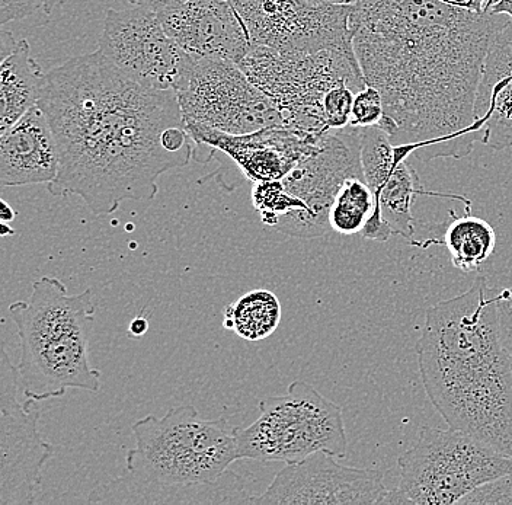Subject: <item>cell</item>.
<instances>
[{"instance_id":"cell-16","label":"cell","mask_w":512,"mask_h":505,"mask_svg":"<svg viewBox=\"0 0 512 505\" xmlns=\"http://www.w3.org/2000/svg\"><path fill=\"white\" fill-rule=\"evenodd\" d=\"M166 33L195 59L242 63L251 38L230 0H187L160 12Z\"/></svg>"},{"instance_id":"cell-29","label":"cell","mask_w":512,"mask_h":505,"mask_svg":"<svg viewBox=\"0 0 512 505\" xmlns=\"http://www.w3.org/2000/svg\"><path fill=\"white\" fill-rule=\"evenodd\" d=\"M483 14L486 15H507L512 18V0H488Z\"/></svg>"},{"instance_id":"cell-14","label":"cell","mask_w":512,"mask_h":505,"mask_svg":"<svg viewBox=\"0 0 512 505\" xmlns=\"http://www.w3.org/2000/svg\"><path fill=\"white\" fill-rule=\"evenodd\" d=\"M195 143L194 159L203 147L229 156L248 180H283L307 156L318 152L322 136L303 137L283 127L248 134H227L206 127L185 126Z\"/></svg>"},{"instance_id":"cell-7","label":"cell","mask_w":512,"mask_h":505,"mask_svg":"<svg viewBox=\"0 0 512 505\" xmlns=\"http://www.w3.org/2000/svg\"><path fill=\"white\" fill-rule=\"evenodd\" d=\"M259 417L238 427V457L258 462L296 463L316 452L344 459L348 452L342 408L310 383L296 380L286 395L268 396Z\"/></svg>"},{"instance_id":"cell-27","label":"cell","mask_w":512,"mask_h":505,"mask_svg":"<svg viewBox=\"0 0 512 505\" xmlns=\"http://www.w3.org/2000/svg\"><path fill=\"white\" fill-rule=\"evenodd\" d=\"M499 322H501V334L504 344L512 356V287L502 289L498 293Z\"/></svg>"},{"instance_id":"cell-12","label":"cell","mask_w":512,"mask_h":505,"mask_svg":"<svg viewBox=\"0 0 512 505\" xmlns=\"http://www.w3.org/2000/svg\"><path fill=\"white\" fill-rule=\"evenodd\" d=\"M252 46L283 53L352 47L350 3L310 0H232Z\"/></svg>"},{"instance_id":"cell-34","label":"cell","mask_w":512,"mask_h":505,"mask_svg":"<svg viewBox=\"0 0 512 505\" xmlns=\"http://www.w3.org/2000/svg\"><path fill=\"white\" fill-rule=\"evenodd\" d=\"M315 3H351L352 0H310Z\"/></svg>"},{"instance_id":"cell-19","label":"cell","mask_w":512,"mask_h":505,"mask_svg":"<svg viewBox=\"0 0 512 505\" xmlns=\"http://www.w3.org/2000/svg\"><path fill=\"white\" fill-rule=\"evenodd\" d=\"M47 73L31 56L27 40H19L0 67V134L11 129L38 105Z\"/></svg>"},{"instance_id":"cell-26","label":"cell","mask_w":512,"mask_h":505,"mask_svg":"<svg viewBox=\"0 0 512 505\" xmlns=\"http://www.w3.org/2000/svg\"><path fill=\"white\" fill-rule=\"evenodd\" d=\"M56 0H0V24L21 21L35 14L50 15Z\"/></svg>"},{"instance_id":"cell-15","label":"cell","mask_w":512,"mask_h":505,"mask_svg":"<svg viewBox=\"0 0 512 505\" xmlns=\"http://www.w3.org/2000/svg\"><path fill=\"white\" fill-rule=\"evenodd\" d=\"M360 129L329 130L318 152L304 158L283 178L284 187L309 207L322 235L331 230L329 210L348 178H364L360 158Z\"/></svg>"},{"instance_id":"cell-35","label":"cell","mask_w":512,"mask_h":505,"mask_svg":"<svg viewBox=\"0 0 512 505\" xmlns=\"http://www.w3.org/2000/svg\"><path fill=\"white\" fill-rule=\"evenodd\" d=\"M230 2H232V0H230Z\"/></svg>"},{"instance_id":"cell-32","label":"cell","mask_w":512,"mask_h":505,"mask_svg":"<svg viewBox=\"0 0 512 505\" xmlns=\"http://www.w3.org/2000/svg\"><path fill=\"white\" fill-rule=\"evenodd\" d=\"M147 329H149V322H147L146 318L143 316H137L131 321L130 328H128V332H130L133 337H143L146 334Z\"/></svg>"},{"instance_id":"cell-8","label":"cell","mask_w":512,"mask_h":505,"mask_svg":"<svg viewBox=\"0 0 512 505\" xmlns=\"http://www.w3.org/2000/svg\"><path fill=\"white\" fill-rule=\"evenodd\" d=\"M403 504H459L475 489L512 472V457L448 427H422L398 460Z\"/></svg>"},{"instance_id":"cell-20","label":"cell","mask_w":512,"mask_h":505,"mask_svg":"<svg viewBox=\"0 0 512 505\" xmlns=\"http://www.w3.org/2000/svg\"><path fill=\"white\" fill-rule=\"evenodd\" d=\"M443 244L450 254L451 264L462 273H475L495 252L496 233L491 223L467 212L462 217L450 212Z\"/></svg>"},{"instance_id":"cell-24","label":"cell","mask_w":512,"mask_h":505,"mask_svg":"<svg viewBox=\"0 0 512 505\" xmlns=\"http://www.w3.org/2000/svg\"><path fill=\"white\" fill-rule=\"evenodd\" d=\"M384 117V104L382 94L373 86L366 85L355 94L352 105L351 127L377 126Z\"/></svg>"},{"instance_id":"cell-23","label":"cell","mask_w":512,"mask_h":505,"mask_svg":"<svg viewBox=\"0 0 512 505\" xmlns=\"http://www.w3.org/2000/svg\"><path fill=\"white\" fill-rule=\"evenodd\" d=\"M355 94L357 92L350 85H338L325 95L323 111L329 130H342L350 126Z\"/></svg>"},{"instance_id":"cell-1","label":"cell","mask_w":512,"mask_h":505,"mask_svg":"<svg viewBox=\"0 0 512 505\" xmlns=\"http://www.w3.org/2000/svg\"><path fill=\"white\" fill-rule=\"evenodd\" d=\"M352 49L367 85L382 94L393 145L416 158L463 159L478 142L475 104L501 15L440 0H352Z\"/></svg>"},{"instance_id":"cell-33","label":"cell","mask_w":512,"mask_h":505,"mask_svg":"<svg viewBox=\"0 0 512 505\" xmlns=\"http://www.w3.org/2000/svg\"><path fill=\"white\" fill-rule=\"evenodd\" d=\"M15 210L6 203L5 200H2V212H0V219H2L3 223L14 222L15 220Z\"/></svg>"},{"instance_id":"cell-13","label":"cell","mask_w":512,"mask_h":505,"mask_svg":"<svg viewBox=\"0 0 512 505\" xmlns=\"http://www.w3.org/2000/svg\"><path fill=\"white\" fill-rule=\"evenodd\" d=\"M338 457L316 452L287 463L252 504L367 505L389 504L392 489L380 472L341 465Z\"/></svg>"},{"instance_id":"cell-31","label":"cell","mask_w":512,"mask_h":505,"mask_svg":"<svg viewBox=\"0 0 512 505\" xmlns=\"http://www.w3.org/2000/svg\"><path fill=\"white\" fill-rule=\"evenodd\" d=\"M16 43L18 41L15 40L12 33L2 30V33H0V62H3L14 51Z\"/></svg>"},{"instance_id":"cell-2","label":"cell","mask_w":512,"mask_h":505,"mask_svg":"<svg viewBox=\"0 0 512 505\" xmlns=\"http://www.w3.org/2000/svg\"><path fill=\"white\" fill-rule=\"evenodd\" d=\"M38 105L59 147L48 191L82 198L96 216L153 200L159 178L191 162L162 143L166 129L185 124L178 94L131 81L99 50L50 70Z\"/></svg>"},{"instance_id":"cell-5","label":"cell","mask_w":512,"mask_h":505,"mask_svg":"<svg viewBox=\"0 0 512 505\" xmlns=\"http://www.w3.org/2000/svg\"><path fill=\"white\" fill-rule=\"evenodd\" d=\"M121 484L137 488L216 487L239 460L238 427L226 418L203 420L192 405L169 409L162 418L147 415L131 427Z\"/></svg>"},{"instance_id":"cell-9","label":"cell","mask_w":512,"mask_h":505,"mask_svg":"<svg viewBox=\"0 0 512 505\" xmlns=\"http://www.w3.org/2000/svg\"><path fill=\"white\" fill-rule=\"evenodd\" d=\"M176 94L185 126L227 134L281 127V115L271 99L238 63L229 60H197L187 83Z\"/></svg>"},{"instance_id":"cell-22","label":"cell","mask_w":512,"mask_h":505,"mask_svg":"<svg viewBox=\"0 0 512 505\" xmlns=\"http://www.w3.org/2000/svg\"><path fill=\"white\" fill-rule=\"evenodd\" d=\"M376 207L373 191L364 178L352 177L342 184L329 210V226L339 235L361 233Z\"/></svg>"},{"instance_id":"cell-28","label":"cell","mask_w":512,"mask_h":505,"mask_svg":"<svg viewBox=\"0 0 512 505\" xmlns=\"http://www.w3.org/2000/svg\"><path fill=\"white\" fill-rule=\"evenodd\" d=\"M131 5L143 6V8L150 9V11L160 14V12L166 11V9L175 8V6L182 5L187 0H128Z\"/></svg>"},{"instance_id":"cell-30","label":"cell","mask_w":512,"mask_h":505,"mask_svg":"<svg viewBox=\"0 0 512 505\" xmlns=\"http://www.w3.org/2000/svg\"><path fill=\"white\" fill-rule=\"evenodd\" d=\"M446 5L454 6V8L466 9V11L479 12L482 14L488 0H440Z\"/></svg>"},{"instance_id":"cell-18","label":"cell","mask_w":512,"mask_h":505,"mask_svg":"<svg viewBox=\"0 0 512 505\" xmlns=\"http://www.w3.org/2000/svg\"><path fill=\"white\" fill-rule=\"evenodd\" d=\"M59 168V147L53 129L40 105H35L0 137V184H51L59 175Z\"/></svg>"},{"instance_id":"cell-6","label":"cell","mask_w":512,"mask_h":505,"mask_svg":"<svg viewBox=\"0 0 512 505\" xmlns=\"http://www.w3.org/2000/svg\"><path fill=\"white\" fill-rule=\"evenodd\" d=\"M239 66L277 107L281 127L303 137L329 131L323 99L332 88L350 85L360 92L367 85L352 47L283 53L252 46Z\"/></svg>"},{"instance_id":"cell-21","label":"cell","mask_w":512,"mask_h":505,"mask_svg":"<svg viewBox=\"0 0 512 505\" xmlns=\"http://www.w3.org/2000/svg\"><path fill=\"white\" fill-rule=\"evenodd\" d=\"M281 322V303L270 290H252L224 309L223 328L248 343L267 340Z\"/></svg>"},{"instance_id":"cell-17","label":"cell","mask_w":512,"mask_h":505,"mask_svg":"<svg viewBox=\"0 0 512 505\" xmlns=\"http://www.w3.org/2000/svg\"><path fill=\"white\" fill-rule=\"evenodd\" d=\"M478 142L495 150L512 147V18L499 17L483 67L475 104Z\"/></svg>"},{"instance_id":"cell-3","label":"cell","mask_w":512,"mask_h":505,"mask_svg":"<svg viewBox=\"0 0 512 505\" xmlns=\"http://www.w3.org/2000/svg\"><path fill=\"white\" fill-rule=\"evenodd\" d=\"M498 302L476 277L427 310L415 350L425 392L448 427L512 457V356Z\"/></svg>"},{"instance_id":"cell-10","label":"cell","mask_w":512,"mask_h":505,"mask_svg":"<svg viewBox=\"0 0 512 505\" xmlns=\"http://www.w3.org/2000/svg\"><path fill=\"white\" fill-rule=\"evenodd\" d=\"M98 50L131 81L158 91L178 92L197 63L166 33L159 15L143 6L110 9Z\"/></svg>"},{"instance_id":"cell-11","label":"cell","mask_w":512,"mask_h":505,"mask_svg":"<svg viewBox=\"0 0 512 505\" xmlns=\"http://www.w3.org/2000/svg\"><path fill=\"white\" fill-rule=\"evenodd\" d=\"M38 402L25 398L18 369L3 348L0 361V505H30L41 497L44 466L56 449L40 433Z\"/></svg>"},{"instance_id":"cell-4","label":"cell","mask_w":512,"mask_h":505,"mask_svg":"<svg viewBox=\"0 0 512 505\" xmlns=\"http://www.w3.org/2000/svg\"><path fill=\"white\" fill-rule=\"evenodd\" d=\"M96 308L94 290L70 294L56 277L38 278L30 299L9 306L21 344L16 369L25 398L43 402L70 389H101V372L89 360Z\"/></svg>"},{"instance_id":"cell-25","label":"cell","mask_w":512,"mask_h":505,"mask_svg":"<svg viewBox=\"0 0 512 505\" xmlns=\"http://www.w3.org/2000/svg\"><path fill=\"white\" fill-rule=\"evenodd\" d=\"M512 505V472L466 495L459 505Z\"/></svg>"}]
</instances>
